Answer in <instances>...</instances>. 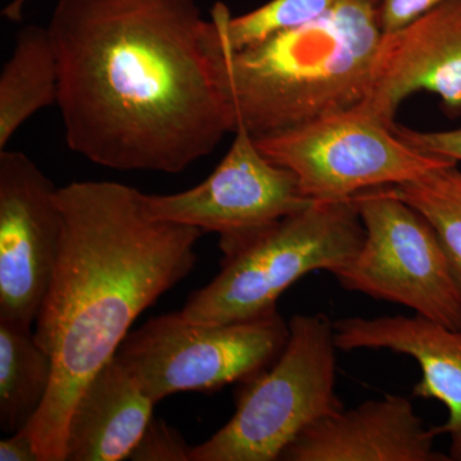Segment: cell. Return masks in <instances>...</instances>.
<instances>
[{
	"mask_svg": "<svg viewBox=\"0 0 461 461\" xmlns=\"http://www.w3.org/2000/svg\"><path fill=\"white\" fill-rule=\"evenodd\" d=\"M68 148L180 173L238 127L222 32L196 0H58L50 25Z\"/></svg>",
	"mask_w": 461,
	"mask_h": 461,
	"instance_id": "cell-1",
	"label": "cell"
},
{
	"mask_svg": "<svg viewBox=\"0 0 461 461\" xmlns=\"http://www.w3.org/2000/svg\"><path fill=\"white\" fill-rule=\"evenodd\" d=\"M58 202L62 240L33 332L53 359V381L23 429L41 461H66L67 424L78 396L136 318L190 275L204 233L156 220L144 194L118 182H72L59 187Z\"/></svg>",
	"mask_w": 461,
	"mask_h": 461,
	"instance_id": "cell-2",
	"label": "cell"
},
{
	"mask_svg": "<svg viewBox=\"0 0 461 461\" xmlns=\"http://www.w3.org/2000/svg\"><path fill=\"white\" fill-rule=\"evenodd\" d=\"M222 36L238 126L259 138L357 107L382 32L377 0H338L313 23L241 50Z\"/></svg>",
	"mask_w": 461,
	"mask_h": 461,
	"instance_id": "cell-3",
	"label": "cell"
},
{
	"mask_svg": "<svg viewBox=\"0 0 461 461\" xmlns=\"http://www.w3.org/2000/svg\"><path fill=\"white\" fill-rule=\"evenodd\" d=\"M362 220L353 200L312 202L295 213L221 249V271L194 291L185 320L221 324L276 311L277 300L315 271L335 275L362 248Z\"/></svg>",
	"mask_w": 461,
	"mask_h": 461,
	"instance_id": "cell-4",
	"label": "cell"
},
{
	"mask_svg": "<svg viewBox=\"0 0 461 461\" xmlns=\"http://www.w3.org/2000/svg\"><path fill=\"white\" fill-rule=\"evenodd\" d=\"M338 345L324 314H296L271 366L242 381L235 414L191 447V461H276L308 427L341 411Z\"/></svg>",
	"mask_w": 461,
	"mask_h": 461,
	"instance_id": "cell-5",
	"label": "cell"
},
{
	"mask_svg": "<svg viewBox=\"0 0 461 461\" xmlns=\"http://www.w3.org/2000/svg\"><path fill=\"white\" fill-rule=\"evenodd\" d=\"M288 323L276 311L253 320L206 324L180 312L151 318L127 333L115 357L154 402L184 391L220 390L271 366Z\"/></svg>",
	"mask_w": 461,
	"mask_h": 461,
	"instance_id": "cell-6",
	"label": "cell"
},
{
	"mask_svg": "<svg viewBox=\"0 0 461 461\" xmlns=\"http://www.w3.org/2000/svg\"><path fill=\"white\" fill-rule=\"evenodd\" d=\"M351 200L366 236L357 256L333 275L339 284L461 329V291L432 224L390 186Z\"/></svg>",
	"mask_w": 461,
	"mask_h": 461,
	"instance_id": "cell-7",
	"label": "cell"
},
{
	"mask_svg": "<svg viewBox=\"0 0 461 461\" xmlns=\"http://www.w3.org/2000/svg\"><path fill=\"white\" fill-rule=\"evenodd\" d=\"M254 139L271 162L295 175L302 193L314 202L351 199L455 163L421 153L354 108Z\"/></svg>",
	"mask_w": 461,
	"mask_h": 461,
	"instance_id": "cell-8",
	"label": "cell"
},
{
	"mask_svg": "<svg viewBox=\"0 0 461 461\" xmlns=\"http://www.w3.org/2000/svg\"><path fill=\"white\" fill-rule=\"evenodd\" d=\"M233 133L222 162L198 186L169 195L144 194L148 213L218 233L222 249L314 202L302 193L293 172L264 156L244 126Z\"/></svg>",
	"mask_w": 461,
	"mask_h": 461,
	"instance_id": "cell-9",
	"label": "cell"
},
{
	"mask_svg": "<svg viewBox=\"0 0 461 461\" xmlns=\"http://www.w3.org/2000/svg\"><path fill=\"white\" fill-rule=\"evenodd\" d=\"M58 190L26 154L0 150V321L38 320L62 240Z\"/></svg>",
	"mask_w": 461,
	"mask_h": 461,
	"instance_id": "cell-10",
	"label": "cell"
},
{
	"mask_svg": "<svg viewBox=\"0 0 461 461\" xmlns=\"http://www.w3.org/2000/svg\"><path fill=\"white\" fill-rule=\"evenodd\" d=\"M421 90L439 96L448 113H461V0L381 36L368 90L354 109L393 130L403 100Z\"/></svg>",
	"mask_w": 461,
	"mask_h": 461,
	"instance_id": "cell-11",
	"label": "cell"
},
{
	"mask_svg": "<svg viewBox=\"0 0 461 461\" xmlns=\"http://www.w3.org/2000/svg\"><path fill=\"white\" fill-rule=\"evenodd\" d=\"M427 429L405 396L384 395L336 412L297 436L284 461H448L435 450Z\"/></svg>",
	"mask_w": 461,
	"mask_h": 461,
	"instance_id": "cell-12",
	"label": "cell"
},
{
	"mask_svg": "<svg viewBox=\"0 0 461 461\" xmlns=\"http://www.w3.org/2000/svg\"><path fill=\"white\" fill-rule=\"evenodd\" d=\"M339 350H391L420 364V381L412 396L435 399L447 409V420L435 427L450 437L451 460L461 461V329H450L427 318H344L333 321Z\"/></svg>",
	"mask_w": 461,
	"mask_h": 461,
	"instance_id": "cell-13",
	"label": "cell"
},
{
	"mask_svg": "<svg viewBox=\"0 0 461 461\" xmlns=\"http://www.w3.org/2000/svg\"><path fill=\"white\" fill-rule=\"evenodd\" d=\"M156 402L131 373L111 357L78 396L66 432V461L130 459Z\"/></svg>",
	"mask_w": 461,
	"mask_h": 461,
	"instance_id": "cell-14",
	"label": "cell"
},
{
	"mask_svg": "<svg viewBox=\"0 0 461 461\" xmlns=\"http://www.w3.org/2000/svg\"><path fill=\"white\" fill-rule=\"evenodd\" d=\"M58 60L48 27L30 25L17 33L0 74V150L27 120L57 104Z\"/></svg>",
	"mask_w": 461,
	"mask_h": 461,
	"instance_id": "cell-15",
	"label": "cell"
},
{
	"mask_svg": "<svg viewBox=\"0 0 461 461\" xmlns=\"http://www.w3.org/2000/svg\"><path fill=\"white\" fill-rule=\"evenodd\" d=\"M53 359L32 327L0 321V429L7 435L32 424L50 393Z\"/></svg>",
	"mask_w": 461,
	"mask_h": 461,
	"instance_id": "cell-16",
	"label": "cell"
},
{
	"mask_svg": "<svg viewBox=\"0 0 461 461\" xmlns=\"http://www.w3.org/2000/svg\"><path fill=\"white\" fill-rule=\"evenodd\" d=\"M390 187L432 224L461 291V169L456 163L439 167L418 180Z\"/></svg>",
	"mask_w": 461,
	"mask_h": 461,
	"instance_id": "cell-17",
	"label": "cell"
},
{
	"mask_svg": "<svg viewBox=\"0 0 461 461\" xmlns=\"http://www.w3.org/2000/svg\"><path fill=\"white\" fill-rule=\"evenodd\" d=\"M338 0H269L242 16H230L223 3L212 9V17L222 27L233 50L256 45L277 33L313 23L327 14Z\"/></svg>",
	"mask_w": 461,
	"mask_h": 461,
	"instance_id": "cell-18",
	"label": "cell"
},
{
	"mask_svg": "<svg viewBox=\"0 0 461 461\" xmlns=\"http://www.w3.org/2000/svg\"><path fill=\"white\" fill-rule=\"evenodd\" d=\"M191 447L165 420H151L130 460L191 461Z\"/></svg>",
	"mask_w": 461,
	"mask_h": 461,
	"instance_id": "cell-19",
	"label": "cell"
},
{
	"mask_svg": "<svg viewBox=\"0 0 461 461\" xmlns=\"http://www.w3.org/2000/svg\"><path fill=\"white\" fill-rule=\"evenodd\" d=\"M393 132L421 153L461 163V127L447 131H417L396 123Z\"/></svg>",
	"mask_w": 461,
	"mask_h": 461,
	"instance_id": "cell-20",
	"label": "cell"
},
{
	"mask_svg": "<svg viewBox=\"0 0 461 461\" xmlns=\"http://www.w3.org/2000/svg\"><path fill=\"white\" fill-rule=\"evenodd\" d=\"M444 2L446 0H378L377 17L382 35L399 32Z\"/></svg>",
	"mask_w": 461,
	"mask_h": 461,
	"instance_id": "cell-21",
	"label": "cell"
},
{
	"mask_svg": "<svg viewBox=\"0 0 461 461\" xmlns=\"http://www.w3.org/2000/svg\"><path fill=\"white\" fill-rule=\"evenodd\" d=\"M0 461H41L32 437L25 430L0 441Z\"/></svg>",
	"mask_w": 461,
	"mask_h": 461,
	"instance_id": "cell-22",
	"label": "cell"
},
{
	"mask_svg": "<svg viewBox=\"0 0 461 461\" xmlns=\"http://www.w3.org/2000/svg\"><path fill=\"white\" fill-rule=\"evenodd\" d=\"M27 3H29V0H12L7 7L3 9V17L14 21V23L23 20V9H25Z\"/></svg>",
	"mask_w": 461,
	"mask_h": 461,
	"instance_id": "cell-23",
	"label": "cell"
},
{
	"mask_svg": "<svg viewBox=\"0 0 461 461\" xmlns=\"http://www.w3.org/2000/svg\"><path fill=\"white\" fill-rule=\"evenodd\" d=\"M377 2H378V0H377Z\"/></svg>",
	"mask_w": 461,
	"mask_h": 461,
	"instance_id": "cell-24",
	"label": "cell"
}]
</instances>
